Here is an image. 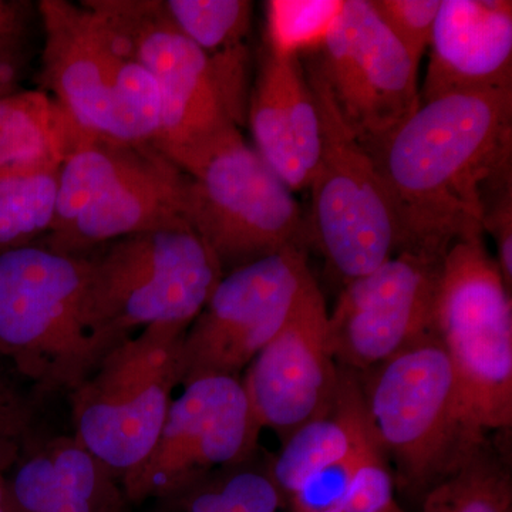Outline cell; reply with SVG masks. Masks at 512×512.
I'll use <instances>...</instances> for the list:
<instances>
[{
    "label": "cell",
    "mask_w": 512,
    "mask_h": 512,
    "mask_svg": "<svg viewBox=\"0 0 512 512\" xmlns=\"http://www.w3.org/2000/svg\"><path fill=\"white\" fill-rule=\"evenodd\" d=\"M392 508H393V507H392ZM387 512H389V511H387Z\"/></svg>",
    "instance_id": "37"
},
{
    "label": "cell",
    "mask_w": 512,
    "mask_h": 512,
    "mask_svg": "<svg viewBox=\"0 0 512 512\" xmlns=\"http://www.w3.org/2000/svg\"><path fill=\"white\" fill-rule=\"evenodd\" d=\"M433 333L457 379L461 409L478 440L511 429L512 302L484 234L454 242L441 261Z\"/></svg>",
    "instance_id": "7"
},
{
    "label": "cell",
    "mask_w": 512,
    "mask_h": 512,
    "mask_svg": "<svg viewBox=\"0 0 512 512\" xmlns=\"http://www.w3.org/2000/svg\"><path fill=\"white\" fill-rule=\"evenodd\" d=\"M352 431L348 417L335 400L328 416L293 431L272 466L271 476L284 498H291L320 473L348 454Z\"/></svg>",
    "instance_id": "21"
},
{
    "label": "cell",
    "mask_w": 512,
    "mask_h": 512,
    "mask_svg": "<svg viewBox=\"0 0 512 512\" xmlns=\"http://www.w3.org/2000/svg\"><path fill=\"white\" fill-rule=\"evenodd\" d=\"M484 234L493 235L505 284L512 288V167L495 175L483 192Z\"/></svg>",
    "instance_id": "29"
},
{
    "label": "cell",
    "mask_w": 512,
    "mask_h": 512,
    "mask_svg": "<svg viewBox=\"0 0 512 512\" xmlns=\"http://www.w3.org/2000/svg\"><path fill=\"white\" fill-rule=\"evenodd\" d=\"M305 70L320 121L319 160L308 187L311 242L346 285L396 254V222L372 157L343 123L316 70L309 63Z\"/></svg>",
    "instance_id": "10"
},
{
    "label": "cell",
    "mask_w": 512,
    "mask_h": 512,
    "mask_svg": "<svg viewBox=\"0 0 512 512\" xmlns=\"http://www.w3.org/2000/svg\"><path fill=\"white\" fill-rule=\"evenodd\" d=\"M164 6L177 28L207 55L247 46L254 12L249 0H167Z\"/></svg>",
    "instance_id": "24"
},
{
    "label": "cell",
    "mask_w": 512,
    "mask_h": 512,
    "mask_svg": "<svg viewBox=\"0 0 512 512\" xmlns=\"http://www.w3.org/2000/svg\"><path fill=\"white\" fill-rule=\"evenodd\" d=\"M261 429L238 377L192 380L171 402L150 453L121 474L124 495L134 503L177 497L215 468L245 463L255 451Z\"/></svg>",
    "instance_id": "13"
},
{
    "label": "cell",
    "mask_w": 512,
    "mask_h": 512,
    "mask_svg": "<svg viewBox=\"0 0 512 512\" xmlns=\"http://www.w3.org/2000/svg\"><path fill=\"white\" fill-rule=\"evenodd\" d=\"M0 439H6V437H5V436H3L2 431H0ZM8 440H9V439H8ZM16 443H18V441H16Z\"/></svg>",
    "instance_id": "36"
},
{
    "label": "cell",
    "mask_w": 512,
    "mask_h": 512,
    "mask_svg": "<svg viewBox=\"0 0 512 512\" xmlns=\"http://www.w3.org/2000/svg\"><path fill=\"white\" fill-rule=\"evenodd\" d=\"M187 326L151 325L100 360L92 375L70 393L76 437L114 471L137 466L156 444L183 383Z\"/></svg>",
    "instance_id": "9"
},
{
    "label": "cell",
    "mask_w": 512,
    "mask_h": 512,
    "mask_svg": "<svg viewBox=\"0 0 512 512\" xmlns=\"http://www.w3.org/2000/svg\"><path fill=\"white\" fill-rule=\"evenodd\" d=\"M45 29L43 79L84 133L153 144L161 123L156 80L84 3L39 2Z\"/></svg>",
    "instance_id": "6"
},
{
    "label": "cell",
    "mask_w": 512,
    "mask_h": 512,
    "mask_svg": "<svg viewBox=\"0 0 512 512\" xmlns=\"http://www.w3.org/2000/svg\"><path fill=\"white\" fill-rule=\"evenodd\" d=\"M6 473V512H120L116 471L76 437L46 441L16 457Z\"/></svg>",
    "instance_id": "19"
},
{
    "label": "cell",
    "mask_w": 512,
    "mask_h": 512,
    "mask_svg": "<svg viewBox=\"0 0 512 512\" xmlns=\"http://www.w3.org/2000/svg\"><path fill=\"white\" fill-rule=\"evenodd\" d=\"M511 503L510 474L483 443L427 491L423 512H511Z\"/></svg>",
    "instance_id": "23"
},
{
    "label": "cell",
    "mask_w": 512,
    "mask_h": 512,
    "mask_svg": "<svg viewBox=\"0 0 512 512\" xmlns=\"http://www.w3.org/2000/svg\"><path fill=\"white\" fill-rule=\"evenodd\" d=\"M328 315L316 282L248 366L242 384L262 429L269 427L288 439L303 424L332 412L339 370L326 340Z\"/></svg>",
    "instance_id": "16"
},
{
    "label": "cell",
    "mask_w": 512,
    "mask_h": 512,
    "mask_svg": "<svg viewBox=\"0 0 512 512\" xmlns=\"http://www.w3.org/2000/svg\"><path fill=\"white\" fill-rule=\"evenodd\" d=\"M366 150L392 207L397 252L443 259L454 242L484 234V188L512 167V87L421 103Z\"/></svg>",
    "instance_id": "1"
},
{
    "label": "cell",
    "mask_w": 512,
    "mask_h": 512,
    "mask_svg": "<svg viewBox=\"0 0 512 512\" xmlns=\"http://www.w3.org/2000/svg\"><path fill=\"white\" fill-rule=\"evenodd\" d=\"M83 256L84 320L107 350L138 328H190L224 276L192 227L128 235Z\"/></svg>",
    "instance_id": "4"
},
{
    "label": "cell",
    "mask_w": 512,
    "mask_h": 512,
    "mask_svg": "<svg viewBox=\"0 0 512 512\" xmlns=\"http://www.w3.org/2000/svg\"><path fill=\"white\" fill-rule=\"evenodd\" d=\"M12 47L0 45V97L13 93L16 64L12 56Z\"/></svg>",
    "instance_id": "33"
},
{
    "label": "cell",
    "mask_w": 512,
    "mask_h": 512,
    "mask_svg": "<svg viewBox=\"0 0 512 512\" xmlns=\"http://www.w3.org/2000/svg\"><path fill=\"white\" fill-rule=\"evenodd\" d=\"M420 104L512 87V3L441 0Z\"/></svg>",
    "instance_id": "17"
},
{
    "label": "cell",
    "mask_w": 512,
    "mask_h": 512,
    "mask_svg": "<svg viewBox=\"0 0 512 512\" xmlns=\"http://www.w3.org/2000/svg\"><path fill=\"white\" fill-rule=\"evenodd\" d=\"M375 369L363 393L373 431L402 487L427 494L484 443L464 419L450 356L431 332Z\"/></svg>",
    "instance_id": "8"
},
{
    "label": "cell",
    "mask_w": 512,
    "mask_h": 512,
    "mask_svg": "<svg viewBox=\"0 0 512 512\" xmlns=\"http://www.w3.org/2000/svg\"><path fill=\"white\" fill-rule=\"evenodd\" d=\"M255 150L293 192L308 190L320 154L318 106L301 57L265 50L249 92Z\"/></svg>",
    "instance_id": "18"
},
{
    "label": "cell",
    "mask_w": 512,
    "mask_h": 512,
    "mask_svg": "<svg viewBox=\"0 0 512 512\" xmlns=\"http://www.w3.org/2000/svg\"><path fill=\"white\" fill-rule=\"evenodd\" d=\"M441 261L397 252L348 282L328 315L326 340L333 359L350 369H375L430 335Z\"/></svg>",
    "instance_id": "15"
},
{
    "label": "cell",
    "mask_w": 512,
    "mask_h": 512,
    "mask_svg": "<svg viewBox=\"0 0 512 512\" xmlns=\"http://www.w3.org/2000/svg\"><path fill=\"white\" fill-rule=\"evenodd\" d=\"M188 221L224 275L311 242L295 192L244 137L221 148L191 177Z\"/></svg>",
    "instance_id": "11"
},
{
    "label": "cell",
    "mask_w": 512,
    "mask_h": 512,
    "mask_svg": "<svg viewBox=\"0 0 512 512\" xmlns=\"http://www.w3.org/2000/svg\"><path fill=\"white\" fill-rule=\"evenodd\" d=\"M379 441L370 444L357 466L348 493L340 508L343 512H387L394 501V478L384 460Z\"/></svg>",
    "instance_id": "28"
},
{
    "label": "cell",
    "mask_w": 512,
    "mask_h": 512,
    "mask_svg": "<svg viewBox=\"0 0 512 512\" xmlns=\"http://www.w3.org/2000/svg\"><path fill=\"white\" fill-rule=\"evenodd\" d=\"M60 168L0 178V254L46 237L55 218Z\"/></svg>",
    "instance_id": "22"
},
{
    "label": "cell",
    "mask_w": 512,
    "mask_h": 512,
    "mask_svg": "<svg viewBox=\"0 0 512 512\" xmlns=\"http://www.w3.org/2000/svg\"><path fill=\"white\" fill-rule=\"evenodd\" d=\"M343 123L367 148L419 109V67L369 0H345L325 43L306 55Z\"/></svg>",
    "instance_id": "14"
},
{
    "label": "cell",
    "mask_w": 512,
    "mask_h": 512,
    "mask_svg": "<svg viewBox=\"0 0 512 512\" xmlns=\"http://www.w3.org/2000/svg\"><path fill=\"white\" fill-rule=\"evenodd\" d=\"M345 0H269L266 9V50L274 55L302 57L325 43L342 13Z\"/></svg>",
    "instance_id": "25"
},
{
    "label": "cell",
    "mask_w": 512,
    "mask_h": 512,
    "mask_svg": "<svg viewBox=\"0 0 512 512\" xmlns=\"http://www.w3.org/2000/svg\"><path fill=\"white\" fill-rule=\"evenodd\" d=\"M156 80L157 148L194 177L215 153L244 137L249 101L247 46L210 56L177 28L161 0H84Z\"/></svg>",
    "instance_id": "2"
},
{
    "label": "cell",
    "mask_w": 512,
    "mask_h": 512,
    "mask_svg": "<svg viewBox=\"0 0 512 512\" xmlns=\"http://www.w3.org/2000/svg\"><path fill=\"white\" fill-rule=\"evenodd\" d=\"M191 177L151 144L86 134L59 171L55 218L37 244L82 256L140 232L191 227Z\"/></svg>",
    "instance_id": "3"
},
{
    "label": "cell",
    "mask_w": 512,
    "mask_h": 512,
    "mask_svg": "<svg viewBox=\"0 0 512 512\" xmlns=\"http://www.w3.org/2000/svg\"><path fill=\"white\" fill-rule=\"evenodd\" d=\"M389 512H403V511L400 510L399 505L394 504L392 510H390Z\"/></svg>",
    "instance_id": "35"
},
{
    "label": "cell",
    "mask_w": 512,
    "mask_h": 512,
    "mask_svg": "<svg viewBox=\"0 0 512 512\" xmlns=\"http://www.w3.org/2000/svg\"><path fill=\"white\" fill-rule=\"evenodd\" d=\"M87 262L42 245L0 254V350L35 399L72 393L109 352L84 320Z\"/></svg>",
    "instance_id": "5"
},
{
    "label": "cell",
    "mask_w": 512,
    "mask_h": 512,
    "mask_svg": "<svg viewBox=\"0 0 512 512\" xmlns=\"http://www.w3.org/2000/svg\"><path fill=\"white\" fill-rule=\"evenodd\" d=\"M26 8L22 2L0 0V45L13 46L25 30Z\"/></svg>",
    "instance_id": "31"
},
{
    "label": "cell",
    "mask_w": 512,
    "mask_h": 512,
    "mask_svg": "<svg viewBox=\"0 0 512 512\" xmlns=\"http://www.w3.org/2000/svg\"><path fill=\"white\" fill-rule=\"evenodd\" d=\"M316 281L305 247H289L222 276L183 343V384L234 376L281 332Z\"/></svg>",
    "instance_id": "12"
},
{
    "label": "cell",
    "mask_w": 512,
    "mask_h": 512,
    "mask_svg": "<svg viewBox=\"0 0 512 512\" xmlns=\"http://www.w3.org/2000/svg\"><path fill=\"white\" fill-rule=\"evenodd\" d=\"M303 512H343L340 507L328 508V510H318V511H303Z\"/></svg>",
    "instance_id": "34"
},
{
    "label": "cell",
    "mask_w": 512,
    "mask_h": 512,
    "mask_svg": "<svg viewBox=\"0 0 512 512\" xmlns=\"http://www.w3.org/2000/svg\"><path fill=\"white\" fill-rule=\"evenodd\" d=\"M369 3L419 67L430 47L441 0H369Z\"/></svg>",
    "instance_id": "27"
},
{
    "label": "cell",
    "mask_w": 512,
    "mask_h": 512,
    "mask_svg": "<svg viewBox=\"0 0 512 512\" xmlns=\"http://www.w3.org/2000/svg\"><path fill=\"white\" fill-rule=\"evenodd\" d=\"M175 512H276L284 497L269 474L241 470L178 494Z\"/></svg>",
    "instance_id": "26"
},
{
    "label": "cell",
    "mask_w": 512,
    "mask_h": 512,
    "mask_svg": "<svg viewBox=\"0 0 512 512\" xmlns=\"http://www.w3.org/2000/svg\"><path fill=\"white\" fill-rule=\"evenodd\" d=\"M12 362L0 350V431L6 439H25L33 420L35 397L26 392L25 384Z\"/></svg>",
    "instance_id": "30"
},
{
    "label": "cell",
    "mask_w": 512,
    "mask_h": 512,
    "mask_svg": "<svg viewBox=\"0 0 512 512\" xmlns=\"http://www.w3.org/2000/svg\"><path fill=\"white\" fill-rule=\"evenodd\" d=\"M16 441L0 439V512H6V473L18 457Z\"/></svg>",
    "instance_id": "32"
},
{
    "label": "cell",
    "mask_w": 512,
    "mask_h": 512,
    "mask_svg": "<svg viewBox=\"0 0 512 512\" xmlns=\"http://www.w3.org/2000/svg\"><path fill=\"white\" fill-rule=\"evenodd\" d=\"M84 136L49 94L0 97V178L60 168Z\"/></svg>",
    "instance_id": "20"
}]
</instances>
